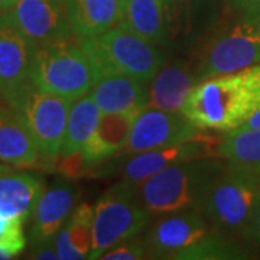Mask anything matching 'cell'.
I'll return each mask as SVG.
<instances>
[{
    "mask_svg": "<svg viewBox=\"0 0 260 260\" xmlns=\"http://www.w3.org/2000/svg\"><path fill=\"white\" fill-rule=\"evenodd\" d=\"M246 251L232 239V234L215 230L200 243L178 254L177 260H225L244 259Z\"/></svg>",
    "mask_w": 260,
    "mask_h": 260,
    "instance_id": "25",
    "label": "cell"
},
{
    "mask_svg": "<svg viewBox=\"0 0 260 260\" xmlns=\"http://www.w3.org/2000/svg\"><path fill=\"white\" fill-rule=\"evenodd\" d=\"M91 167L88 165L87 159L84 156L83 150L81 152H75L71 155L62 156L61 162L58 164V171L59 174H62L68 178H78L83 177L87 171H90Z\"/></svg>",
    "mask_w": 260,
    "mask_h": 260,
    "instance_id": "29",
    "label": "cell"
},
{
    "mask_svg": "<svg viewBox=\"0 0 260 260\" xmlns=\"http://www.w3.org/2000/svg\"><path fill=\"white\" fill-rule=\"evenodd\" d=\"M29 259L37 260H56L59 259L58 251L54 244V239H49L45 242L32 243V249L29 253Z\"/></svg>",
    "mask_w": 260,
    "mask_h": 260,
    "instance_id": "31",
    "label": "cell"
},
{
    "mask_svg": "<svg viewBox=\"0 0 260 260\" xmlns=\"http://www.w3.org/2000/svg\"><path fill=\"white\" fill-rule=\"evenodd\" d=\"M233 10L242 15V18L260 16V0H225Z\"/></svg>",
    "mask_w": 260,
    "mask_h": 260,
    "instance_id": "32",
    "label": "cell"
},
{
    "mask_svg": "<svg viewBox=\"0 0 260 260\" xmlns=\"http://www.w3.org/2000/svg\"><path fill=\"white\" fill-rule=\"evenodd\" d=\"M120 25L152 44H169L165 0H124Z\"/></svg>",
    "mask_w": 260,
    "mask_h": 260,
    "instance_id": "22",
    "label": "cell"
},
{
    "mask_svg": "<svg viewBox=\"0 0 260 260\" xmlns=\"http://www.w3.org/2000/svg\"><path fill=\"white\" fill-rule=\"evenodd\" d=\"M18 0H0V10L9 9L10 6H13Z\"/></svg>",
    "mask_w": 260,
    "mask_h": 260,
    "instance_id": "35",
    "label": "cell"
},
{
    "mask_svg": "<svg viewBox=\"0 0 260 260\" xmlns=\"http://www.w3.org/2000/svg\"><path fill=\"white\" fill-rule=\"evenodd\" d=\"M77 188L70 182H59L42 192L38 201L29 239L32 243L54 239L67 223L68 215L74 210Z\"/></svg>",
    "mask_w": 260,
    "mask_h": 260,
    "instance_id": "15",
    "label": "cell"
},
{
    "mask_svg": "<svg viewBox=\"0 0 260 260\" xmlns=\"http://www.w3.org/2000/svg\"><path fill=\"white\" fill-rule=\"evenodd\" d=\"M93 223L94 207L83 203L73 210L70 220L64 225L70 242L85 259H88L93 246Z\"/></svg>",
    "mask_w": 260,
    "mask_h": 260,
    "instance_id": "26",
    "label": "cell"
},
{
    "mask_svg": "<svg viewBox=\"0 0 260 260\" xmlns=\"http://www.w3.org/2000/svg\"><path fill=\"white\" fill-rule=\"evenodd\" d=\"M260 107V64L195 84L181 112L198 129L232 132Z\"/></svg>",
    "mask_w": 260,
    "mask_h": 260,
    "instance_id": "1",
    "label": "cell"
},
{
    "mask_svg": "<svg viewBox=\"0 0 260 260\" xmlns=\"http://www.w3.org/2000/svg\"><path fill=\"white\" fill-rule=\"evenodd\" d=\"M12 171H13V167L0 160V174H6V172H12Z\"/></svg>",
    "mask_w": 260,
    "mask_h": 260,
    "instance_id": "36",
    "label": "cell"
},
{
    "mask_svg": "<svg viewBox=\"0 0 260 260\" xmlns=\"http://www.w3.org/2000/svg\"><path fill=\"white\" fill-rule=\"evenodd\" d=\"M227 164L214 156L182 160L156 172L139 185L142 203L155 215L201 211L207 195Z\"/></svg>",
    "mask_w": 260,
    "mask_h": 260,
    "instance_id": "2",
    "label": "cell"
},
{
    "mask_svg": "<svg viewBox=\"0 0 260 260\" xmlns=\"http://www.w3.org/2000/svg\"><path fill=\"white\" fill-rule=\"evenodd\" d=\"M214 156L213 150L203 140H189L181 145L169 146V148L155 149L148 152L136 153L123 168V179L130 184L140 185L148 178L155 175L156 172L171 167L182 160Z\"/></svg>",
    "mask_w": 260,
    "mask_h": 260,
    "instance_id": "14",
    "label": "cell"
},
{
    "mask_svg": "<svg viewBox=\"0 0 260 260\" xmlns=\"http://www.w3.org/2000/svg\"><path fill=\"white\" fill-rule=\"evenodd\" d=\"M102 78L100 68L75 38L35 51L32 81L47 93L77 102L90 93Z\"/></svg>",
    "mask_w": 260,
    "mask_h": 260,
    "instance_id": "3",
    "label": "cell"
},
{
    "mask_svg": "<svg viewBox=\"0 0 260 260\" xmlns=\"http://www.w3.org/2000/svg\"><path fill=\"white\" fill-rule=\"evenodd\" d=\"M139 114L133 113H109L102 114L93 136L84 146L83 153L88 165H95L112 158L124 149L129 140L133 123Z\"/></svg>",
    "mask_w": 260,
    "mask_h": 260,
    "instance_id": "21",
    "label": "cell"
},
{
    "mask_svg": "<svg viewBox=\"0 0 260 260\" xmlns=\"http://www.w3.org/2000/svg\"><path fill=\"white\" fill-rule=\"evenodd\" d=\"M213 225L201 211H181L167 214L153 224L145 237L148 257L177 259L186 249L200 243Z\"/></svg>",
    "mask_w": 260,
    "mask_h": 260,
    "instance_id": "12",
    "label": "cell"
},
{
    "mask_svg": "<svg viewBox=\"0 0 260 260\" xmlns=\"http://www.w3.org/2000/svg\"><path fill=\"white\" fill-rule=\"evenodd\" d=\"M150 217L152 213L140 200L139 185L121 179L94 205L93 246L88 259H102L112 247L139 236Z\"/></svg>",
    "mask_w": 260,
    "mask_h": 260,
    "instance_id": "5",
    "label": "cell"
},
{
    "mask_svg": "<svg viewBox=\"0 0 260 260\" xmlns=\"http://www.w3.org/2000/svg\"><path fill=\"white\" fill-rule=\"evenodd\" d=\"M195 84H198L197 74L186 61L174 59L164 64L149 88V106L168 112H181Z\"/></svg>",
    "mask_w": 260,
    "mask_h": 260,
    "instance_id": "18",
    "label": "cell"
},
{
    "mask_svg": "<svg viewBox=\"0 0 260 260\" xmlns=\"http://www.w3.org/2000/svg\"><path fill=\"white\" fill-rule=\"evenodd\" d=\"M244 127H260V107L253 113V116H251L250 119L246 121L243 126H240L239 129H244Z\"/></svg>",
    "mask_w": 260,
    "mask_h": 260,
    "instance_id": "34",
    "label": "cell"
},
{
    "mask_svg": "<svg viewBox=\"0 0 260 260\" xmlns=\"http://www.w3.org/2000/svg\"><path fill=\"white\" fill-rule=\"evenodd\" d=\"M227 165L260 171V127H244L227 132L215 150Z\"/></svg>",
    "mask_w": 260,
    "mask_h": 260,
    "instance_id": "24",
    "label": "cell"
},
{
    "mask_svg": "<svg viewBox=\"0 0 260 260\" xmlns=\"http://www.w3.org/2000/svg\"><path fill=\"white\" fill-rule=\"evenodd\" d=\"M146 84L129 75H107L95 84L90 94L93 95L102 114H140L149 106Z\"/></svg>",
    "mask_w": 260,
    "mask_h": 260,
    "instance_id": "16",
    "label": "cell"
},
{
    "mask_svg": "<svg viewBox=\"0 0 260 260\" xmlns=\"http://www.w3.org/2000/svg\"><path fill=\"white\" fill-rule=\"evenodd\" d=\"M35 48L0 10V99L12 109L20 102L32 81Z\"/></svg>",
    "mask_w": 260,
    "mask_h": 260,
    "instance_id": "11",
    "label": "cell"
},
{
    "mask_svg": "<svg viewBox=\"0 0 260 260\" xmlns=\"http://www.w3.org/2000/svg\"><path fill=\"white\" fill-rule=\"evenodd\" d=\"M23 224L19 218L0 214V249L9 251L13 257L20 254L26 247Z\"/></svg>",
    "mask_w": 260,
    "mask_h": 260,
    "instance_id": "27",
    "label": "cell"
},
{
    "mask_svg": "<svg viewBox=\"0 0 260 260\" xmlns=\"http://www.w3.org/2000/svg\"><path fill=\"white\" fill-rule=\"evenodd\" d=\"M260 194V171L227 165L207 195L203 214L213 229L251 239V218Z\"/></svg>",
    "mask_w": 260,
    "mask_h": 260,
    "instance_id": "6",
    "label": "cell"
},
{
    "mask_svg": "<svg viewBox=\"0 0 260 260\" xmlns=\"http://www.w3.org/2000/svg\"><path fill=\"white\" fill-rule=\"evenodd\" d=\"M100 117L102 112L91 94L78 99L68 113V121L59 156L81 152L97 129Z\"/></svg>",
    "mask_w": 260,
    "mask_h": 260,
    "instance_id": "23",
    "label": "cell"
},
{
    "mask_svg": "<svg viewBox=\"0 0 260 260\" xmlns=\"http://www.w3.org/2000/svg\"><path fill=\"white\" fill-rule=\"evenodd\" d=\"M148 257V249L145 242L140 240H127L112 247L103 254L104 260H139Z\"/></svg>",
    "mask_w": 260,
    "mask_h": 260,
    "instance_id": "28",
    "label": "cell"
},
{
    "mask_svg": "<svg viewBox=\"0 0 260 260\" xmlns=\"http://www.w3.org/2000/svg\"><path fill=\"white\" fill-rule=\"evenodd\" d=\"M54 244H55V249L61 260L85 259L83 254L73 246V243L70 242L65 227H62L59 230V233H56L55 236H54Z\"/></svg>",
    "mask_w": 260,
    "mask_h": 260,
    "instance_id": "30",
    "label": "cell"
},
{
    "mask_svg": "<svg viewBox=\"0 0 260 260\" xmlns=\"http://www.w3.org/2000/svg\"><path fill=\"white\" fill-rule=\"evenodd\" d=\"M44 192L42 178L26 172L0 174V214L26 223Z\"/></svg>",
    "mask_w": 260,
    "mask_h": 260,
    "instance_id": "20",
    "label": "cell"
},
{
    "mask_svg": "<svg viewBox=\"0 0 260 260\" xmlns=\"http://www.w3.org/2000/svg\"><path fill=\"white\" fill-rule=\"evenodd\" d=\"M80 44L100 68L103 77L129 75L149 83L167 62V54L160 45L149 42L121 25L83 39Z\"/></svg>",
    "mask_w": 260,
    "mask_h": 260,
    "instance_id": "4",
    "label": "cell"
},
{
    "mask_svg": "<svg viewBox=\"0 0 260 260\" xmlns=\"http://www.w3.org/2000/svg\"><path fill=\"white\" fill-rule=\"evenodd\" d=\"M169 42L192 44L218 18V0H165Z\"/></svg>",
    "mask_w": 260,
    "mask_h": 260,
    "instance_id": "13",
    "label": "cell"
},
{
    "mask_svg": "<svg viewBox=\"0 0 260 260\" xmlns=\"http://www.w3.org/2000/svg\"><path fill=\"white\" fill-rule=\"evenodd\" d=\"M70 103L59 95L47 93L32 83L15 110L30 133L41 156L55 160L61 155Z\"/></svg>",
    "mask_w": 260,
    "mask_h": 260,
    "instance_id": "8",
    "label": "cell"
},
{
    "mask_svg": "<svg viewBox=\"0 0 260 260\" xmlns=\"http://www.w3.org/2000/svg\"><path fill=\"white\" fill-rule=\"evenodd\" d=\"M39 156L41 153L19 113L9 104L0 103V160L13 168H32Z\"/></svg>",
    "mask_w": 260,
    "mask_h": 260,
    "instance_id": "19",
    "label": "cell"
},
{
    "mask_svg": "<svg viewBox=\"0 0 260 260\" xmlns=\"http://www.w3.org/2000/svg\"><path fill=\"white\" fill-rule=\"evenodd\" d=\"M260 64V16L242 18L210 42L195 70L198 83Z\"/></svg>",
    "mask_w": 260,
    "mask_h": 260,
    "instance_id": "7",
    "label": "cell"
},
{
    "mask_svg": "<svg viewBox=\"0 0 260 260\" xmlns=\"http://www.w3.org/2000/svg\"><path fill=\"white\" fill-rule=\"evenodd\" d=\"M2 12L35 49L74 38L65 0H18Z\"/></svg>",
    "mask_w": 260,
    "mask_h": 260,
    "instance_id": "9",
    "label": "cell"
},
{
    "mask_svg": "<svg viewBox=\"0 0 260 260\" xmlns=\"http://www.w3.org/2000/svg\"><path fill=\"white\" fill-rule=\"evenodd\" d=\"M12 257H13V256L10 254L9 251L0 249V260H8V259H12Z\"/></svg>",
    "mask_w": 260,
    "mask_h": 260,
    "instance_id": "37",
    "label": "cell"
},
{
    "mask_svg": "<svg viewBox=\"0 0 260 260\" xmlns=\"http://www.w3.org/2000/svg\"><path fill=\"white\" fill-rule=\"evenodd\" d=\"M251 239L256 240L260 246V194L254 205L253 218H251Z\"/></svg>",
    "mask_w": 260,
    "mask_h": 260,
    "instance_id": "33",
    "label": "cell"
},
{
    "mask_svg": "<svg viewBox=\"0 0 260 260\" xmlns=\"http://www.w3.org/2000/svg\"><path fill=\"white\" fill-rule=\"evenodd\" d=\"M124 0H65V9L75 39L100 35L120 25Z\"/></svg>",
    "mask_w": 260,
    "mask_h": 260,
    "instance_id": "17",
    "label": "cell"
},
{
    "mask_svg": "<svg viewBox=\"0 0 260 260\" xmlns=\"http://www.w3.org/2000/svg\"><path fill=\"white\" fill-rule=\"evenodd\" d=\"M200 129L182 112L146 107L133 123L123 155H136L198 139Z\"/></svg>",
    "mask_w": 260,
    "mask_h": 260,
    "instance_id": "10",
    "label": "cell"
}]
</instances>
